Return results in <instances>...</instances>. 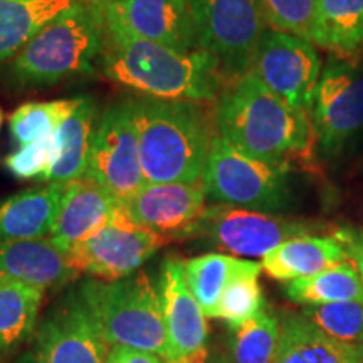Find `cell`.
<instances>
[{"label":"cell","instance_id":"obj_23","mask_svg":"<svg viewBox=\"0 0 363 363\" xmlns=\"http://www.w3.org/2000/svg\"><path fill=\"white\" fill-rule=\"evenodd\" d=\"M79 0H0V67L12 61L54 17Z\"/></svg>","mask_w":363,"mask_h":363},{"label":"cell","instance_id":"obj_10","mask_svg":"<svg viewBox=\"0 0 363 363\" xmlns=\"http://www.w3.org/2000/svg\"><path fill=\"white\" fill-rule=\"evenodd\" d=\"M126 202L145 185L133 99L108 104L99 115L86 175Z\"/></svg>","mask_w":363,"mask_h":363},{"label":"cell","instance_id":"obj_20","mask_svg":"<svg viewBox=\"0 0 363 363\" xmlns=\"http://www.w3.org/2000/svg\"><path fill=\"white\" fill-rule=\"evenodd\" d=\"M98 120L99 113L94 99L81 96L78 108L54 133V160L49 174L44 177L45 182L67 187L72 182L83 179L88 170Z\"/></svg>","mask_w":363,"mask_h":363},{"label":"cell","instance_id":"obj_28","mask_svg":"<svg viewBox=\"0 0 363 363\" xmlns=\"http://www.w3.org/2000/svg\"><path fill=\"white\" fill-rule=\"evenodd\" d=\"M281 338V320L262 308L256 316L234 328V363H274Z\"/></svg>","mask_w":363,"mask_h":363},{"label":"cell","instance_id":"obj_2","mask_svg":"<svg viewBox=\"0 0 363 363\" xmlns=\"http://www.w3.org/2000/svg\"><path fill=\"white\" fill-rule=\"evenodd\" d=\"M98 62L113 83L150 98L211 103L224 86L219 65L211 54L201 49L179 51L115 30L101 29Z\"/></svg>","mask_w":363,"mask_h":363},{"label":"cell","instance_id":"obj_30","mask_svg":"<svg viewBox=\"0 0 363 363\" xmlns=\"http://www.w3.org/2000/svg\"><path fill=\"white\" fill-rule=\"evenodd\" d=\"M266 27L316 43L318 0H259Z\"/></svg>","mask_w":363,"mask_h":363},{"label":"cell","instance_id":"obj_31","mask_svg":"<svg viewBox=\"0 0 363 363\" xmlns=\"http://www.w3.org/2000/svg\"><path fill=\"white\" fill-rule=\"evenodd\" d=\"M301 315L331 338L363 347V301L303 306Z\"/></svg>","mask_w":363,"mask_h":363},{"label":"cell","instance_id":"obj_7","mask_svg":"<svg viewBox=\"0 0 363 363\" xmlns=\"http://www.w3.org/2000/svg\"><path fill=\"white\" fill-rule=\"evenodd\" d=\"M197 49L211 54L224 83L251 71L267 29L259 0H189Z\"/></svg>","mask_w":363,"mask_h":363},{"label":"cell","instance_id":"obj_8","mask_svg":"<svg viewBox=\"0 0 363 363\" xmlns=\"http://www.w3.org/2000/svg\"><path fill=\"white\" fill-rule=\"evenodd\" d=\"M169 240L131 219L123 203L111 219L69 252L67 264L76 276L91 279L118 281L140 271Z\"/></svg>","mask_w":363,"mask_h":363},{"label":"cell","instance_id":"obj_35","mask_svg":"<svg viewBox=\"0 0 363 363\" xmlns=\"http://www.w3.org/2000/svg\"><path fill=\"white\" fill-rule=\"evenodd\" d=\"M106 363H169L165 358L153 353L130 350V348H110Z\"/></svg>","mask_w":363,"mask_h":363},{"label":"cell","instance_id":"obj_22","mask_svg":"<svg viewBox=\"0 0 363 363\" xmlns=\"http://www.w3.org/2000/svg\"><path fill=\"white\" fill-rule=\"evenodd\" d=\"M274 363H362L360 348L331 338L305 315L281 318V338Z\"/></svg>","mask_w":363,"mask_h":363},{"label":"cell","instance_id":"obj_16","mask_svg":"<svg viewBox=\"0 0 363 363\" xmlns=\"http://www.w3.org/2000/svg\"><path fill=\"white\" fill-rule=\"evenodd\" d=\"M202 184H145L123 203L131 219L169 242L190 239L206 212Z\"/></svg>","mask_w":363,"mask_h":363},{"label":"cell","instance_id":"obj_25","mask_svg":"<svg viewBox=\"0 0 363 363\" xmlns=\"http://www.w3.org/2000/svg\"><path fill=\"white\" fill-rule=\"evenodd\" d=\"M316 48L350 61L363 51V0H318Z\"/></svg>","mask_w":363,"mask_h":363},{"label":"cell","instance_id":"obj_32","mask_svg":"<svg viewBox=\"0 0 363 363\" xmlns=\"http://www.w3.org/2000/svg\"><path fill=\"white\" fill-rule=\"evenodd\" d=\"M264 308L259 274L238 276L227 284L217 305L216 318L227 321L230 328H239Z\"/></svg>","mask_w":363,"mask_h":363},{"label":"cell","instance_id":"obj_21","mask_svg":"<svg viewBox=\"0 0 363 363\" xmlns=\"http://www.w3.org/2000/svg\"><path fill=\"white\" fill-rule=\"evenodd\" d=\"M345 261H348L347 251L335 235H301L284 240L267 252L261 266L272 279L291 283Z\"/></svg>","mask_w":363,"mask_h":363},{"label":"cell","instance_id":"obj_4","mask_svg":"<svg viewBox=\"0 0 363 363\" xmlns=\"http://www.w3.org/2000/svg\"><path fill=\"white\" fill-rule=\"evenodd\" d=\"M101 52V29L86 0L44 26L26 48L12 59L6 71L16 89L44 86L94 74Z\"/></svg>","mask_w":363,"mask_h":363},{"label":"cell","instance_id":"obj_3","mask_svg":"<svg viewBox=\"0 0 363 363\" xmlns=\"http://www.w3.org/2000/svg\"><path fill=\"white\" fill-rule=\"evenodd\" d=\"M145 184H199L216 135L206 103L131 98Z\"/></svg>","mask_w":363,"mask_h":363},{"label":"cell","instance_id":"obj_13","mask_svg":"<svg viewBox=\"0 0 363 363\" xmlns=\"http://www.w3.org/2000/svg\"><path fill=\"white\" fill-rule=\"evenodd\" d=\"M316 143L333 155L363 128V69L350 61L331 59L321 71L310 110Z\"/></svg>","mask_w":363,"mask_h":363},{"label":"cell","instance_id":"obj_34","mask_svg":"<svg viewBox=\"0 0 363 363\" xmlns=\"http://www.w3.org/2000/svg\"><path fill=\"white\" fill-rule=\"evenodd\" d=\"M335 238L343 244L348 261L355 266L363 281V233L355 229H340L335 233Z\"/></svg>","mask_w":363,"mask_h":363},{"label":"cell","instance_id":"obj_5","mask_svg":"<svg viewBox=\"0 0 363 363\" xmlns=\"http://www.w3.org/2000/svg\"><path fill=\"white\" fill-rule=\"evenodd\" d=\"M78 289L108 347L153 353L167 360L158 281L148 272L136 271L118 281L88 279Z\"/></svg>","mask_w":363,"mask_h":363},{"label":"cell","instance_id":"obj_12","mask_svg":"<svg viewBox=\"0 0 363 363\" xmlns=\"http://www.w3.org/2000/svg\"><path fill=\"white\" fill-rule=\"evenodd\" d=\"M104 30L152 40L179 51H195L189 0H86Z\"/></svg>","mask_w":363,"mask_h":363},{"label":"cell","instance_id":"obj_33","mask_svg":"<svg viewBox=\"0 0 363 363\" xmlns=\"http://www.w3.org/2000/svg\"><path fill=\"white\" fill-rule=\"evenodd\" d=\"M54 160V136L43 138L26 147H19L17 152L6 158V167L11 174L19 179H34L49 174Z\"/></svg>","mask_w":363,"mask_h":363},{"label":"cell","instance_id":"obj_18","mask_svg":"<svg viewBox=\"0 0 363 363\" xmlns=\"http://www.w3.org/2000/svg\"><path fill=\"white\" fill-rule=\"evenodd\" d=\"M74 276L66 252L51 239L0 242V283L29 284L48 291Z\"/></svg>","mask_w":363,"mask_h":363},{"label":"cell","instance_id":"obj_9","mask_svg":"<svg viewBox=\"0 0 363 363\" xmlns=\"http://www.w3.org/2000/svg\"><path fill=\"white\" fill-rule=\"evenodd\" d=\"M318 229L320 225L279 214L214 203L206 208L190 239L235 257H264L284 240L313 235Z\"/></svg>","mask_w":363,"mask_h":363},{"label":"cell","instance_id":"obj_14","mask_svg":"<svg viewBox=\"0 0 363 363\" xmlns=\"http://www.w3.org/2000/svg\"><path fill=\"white\" fill-rule=\"evenodd\" d=\"M158 293L167 331V362L208 363L207 316L184 274V259L167 256L160 266Z\"/></svg>","mask_w":363,"mask_h":363},{"label":"cell","instance_id":"obj_11","mask_svg":"<svg viewBox=\"0 0 363 363\" xmlns=\"http://www.w3.org/2000/svg\"><path fill=\"white\" fill-rule=\"evenodd\" d=\"M249 72L294 110L308 113L321 76V59L315 44L266 29Z\"/></svg>","mask_w":363,"mask_h":363},{"label":"cell","instance_id":"obj_1","mask_svg":"<svg viewBox=\"0 0 363 363\" xmlns=\"http://www.w3.org/2000/svg\"><path fill=\"white\" fill-rule=\"evenodd\" d=\"M217 133L244 153L291 170L310 165L316 135L310 115L294 110L247 72L227 81L216 99Z\"/></svg>","mask_w":363,"mask_h":363},{"label":"cell","instance_id":"obj_27","mask_svg":"<svg viewBox=\"0 0 363 363\" xmlns=\"http://www.w3.org/2000/svg\"><path fill=\"white\" fill-rule=\"evenodd\" d=\"M44 293L29 284L0 283V357L33 335Z\"/></svg>","mask_w":363,"mask_h":363},{"label":"cell","instance_id":"obj_26","mask_svg":"<svg viewBox=\"0 0 363 363\" xmlns=\"http://www.w3.org/2000/svg\"><path fill=\"white\" fill-rule=\"evenodd\" d=\"M286 296L303 306L363 301V281L350 261L286 284Z\"/></svg>","mask_w":363,"mask_h":363},{"label":"cell","instance_id":"obj_15","mask_svg":"<svg viewBox=\"0 0 363 363\" xmlns=\"http://www.w3.org/2000/svg\"><path fill=\"white\" fill-rule=\"evenodd\" d=\"M108 353L110 347L76 288L40 323L33 363H106Z\"/></svg>","mask_w":363,"mask_h":363},{"label":"cell","instance_id":"obj_17","mask_svg":"<svg viewBox=\"0 0 363 363\" xmlns=\"http://www.w3.org/2000/svg\"><path fill=\"white\" fill-rule=\"evenodd\" d=\"M120 203L110 190L88 177L72 182L65 190L49 239L62 252H69L72 247L98 233L111 219Z\"/></svg>","mask_w":363,"mask_h":363},{"label":"cell","instance_id":"obj_38","mask_svg":"<svg viewBox=\"0 0 363 363\" xmlns=\"http://www.w3.org/2000/svg\"><path fill=\"white\" fill-rule=\"evenodd\" d=\"M0 125H2V113H0Z\"/></svg>","mask_w":363,"mask_h":363},{"label":"cell","instance_id":"obj_6","mask_svg":"<svg viewBox=\"0 0 363 363\" xmlns=\"http://www.w3.org/2000/svg\"><path fill=\"white\" fill-rule=\"evenodd\" d=\"M288 169L271 165L214 135L201 184L214 203L279 214L291 202Z\"/></svg>","mask_w":363,"mask_h":363},{"label":"cell","instance_id":"obj_29","mask_svg":"<svg viewBox=\"0 0 363 363\" xmlns=\"http://www.w3.org/2000/svg\"><path fill=\"white\" fill-rule=\"evenodd\" d=\"M79 101L81 98H72L49 103L22 104L11 116L13 142L19 147H26V145L54 136L59 125L78 108Z\"/></svg>","mask_w":363,"mask_h":363},{"label":"cell","instance_id":"obj_24","mask_svg":"<svg viewBox=\"0 0 363 363\" xmlns=\"http://www.w3.org/2000/svg\"><path fill=\"white\" fill-rule=\"evenodd\" d=\"M261 271L259 262L217 252L184 261V274L190 293L207 318H216L219 299L230 281L242 274H261Z\"/></svg>","mask_w":363,"mask_h":363},{"label":"cell","instance_id":"obj_19","mask_svg":"<svg viewBox=\"0 0 363 363\" xmlns=\"http://www.w3.org/2000/svg\"><path fill=\"white\" fill-rule=\"evenodd\" d=\"M66 187H33L0 201V242L49 239Z\"/></svg>","mask_w":363,"mask_h":363},{"label":"cell","instance_id":"obj_37","mask_svg":"<svg viewBox=\"0 0 363 363\" xmlns=\"http://www.w3.org/2000/svg\"><path fill=\"white\" fill-rule=\"evenodd\" d=\"M360 353H362V363H363V347H360Z\"/></svg>","mask_w":363,"mask_h":363},{"label":"cell","instance_id":"obj_36","mask_svg":"<svg viewBox=\"0 0 363 363\" xmlns=\"http://www.w3.org/2000/svg\"><path fill=\"white\" fill-rule=\"evenodd\" d=\"M208 363H233V360H230V358L227 357V355H222V353H219V355L211 357V360H208Z\"/></svg>","mask_w":363,"mask_h":363}]
</instances>
